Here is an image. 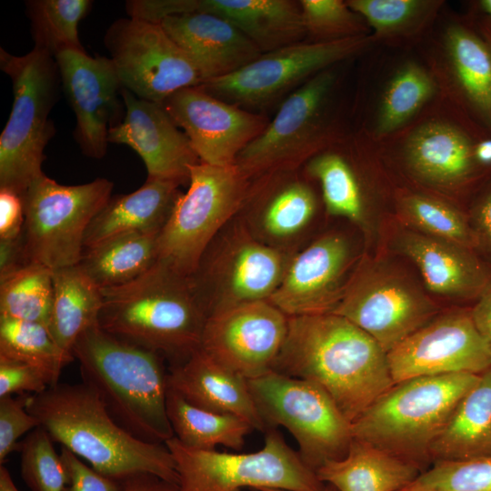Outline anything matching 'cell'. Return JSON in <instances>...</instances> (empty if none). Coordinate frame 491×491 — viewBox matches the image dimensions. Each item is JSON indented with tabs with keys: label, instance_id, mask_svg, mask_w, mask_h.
Here are the masks:
<instances>
[{
	"label": "cell",
	"instance_id": "1",
	"mask_svg": "<svg viewBox=\"0 0 491 491\" xmlns=\"http://www.w3.org/2000/svg\"><path fill=\"white\" fill-rule=\"evenodd\" d=\"M272 370L321 386L351 424L395 384L378 343L333 313L288 317Z\"/></svg>",
	"mask_w": 491,
	"mask_h": 491
},
{
	"label": "cell",
	"instance_id": "2",
	"mask_svg": "<svg viewBox=\"0 0 491 491\" xmlns=\"http://www.w3.org/2000/svg\"><path fill=\"white\" fill-rule=\"evenodd\" d=\"M25 407L54 442L96 471L115 479L147 473L178 485L175 463L165 444L142 441L124 429L84 382L57 383L27 395Z\"/></svg>",
	"mask_w": 491,
	"mask_h": 491
},
{
	"label": "cell",
	"instance_id": "3",
	"mask_svg": "<svg viewBox=\"0 0 491 491\" xmlns=\"http://www.w3.org/2000/svg\"><path fill=\"white\" fill-rule=\"evenodd\" d=\"M72 351L83 382L124 429L151 444H165L175 436L166 411L168 371L161 356L105 332L98 324L76 339Z\"/></svg>",
	"mask_w": 491,
	"mask_h": 491
},
{
	"label": "cell",
	"instance_id": "4",
	"mask_svg": "<svg viewBox=\"0 0 491 491\" xmlns=\"http://www.w3.org/2000/svg\"><path fill=\"white\" fill-rule=\"evenodd\" d=\"M101 290L98 325L105 332L158 354L170 366L200 348L206 316L190 277L156 261L135 280Z\"/></svg>",
	"mask_w": 491,
	"mask_h": 491
},
{
	"label": "cell",
	"instance_id": "5",
	"mask_svg": "<svg viewBox=\"0 0 491 491\" xmlns=\"http://www.w3.org/2000/svg\"><path fill=\"white\" fill-rule=\"evenodd\" d=\"M478 378L456 373L395 383L351 424L353 438L422 466L431 444Z\"/></svg>",
	"mask_w": 491,
	"mask_h": 491
},
{
	"label": "cell",
	"instance_id": "6",
	"mask_svg": "<svg viewBox=\"0 0 491 491\" xmlns=\"http://www.w3.org/2000/svg\"><path fill=\"white\" fill-rule=\"evenodd\" d=\"M0 68L12 82V109L0 135V189L23 195L43 174L44 150L55 135L49 118L62 86L57 63L34 47L23 55L0 48Z\"/></svg>",
	"mask_w": 491,
	"mask_h": 491
},
{
	"label": "cell",
	"instance_id": "7",
	"mask_svg": "<svg viewBox=\"0 0 491 491\" xmlns=\"http://www.w3.org/2000/svg\"><path fill=\"white\" fill-rule=\"evenodd\" d=\"M251 183L236 165H193L187 191L180 193L159 233L156 261L191 277L210 244L241 211Z\"/></svg>",
	"mask_w": 491,
	"mask_h": 491
},
{
	"label": "cell",
	"instance_id": "8",
	"mask_svg": "<svg viewBox=\"0 0 491 491\" xmlns=\"http://www.w3.org/2000/svg\"><path fill=\"white\" fill-rule=\"evenodd\" d=\"M293 255L258 240L237 215L210 244L190 277L206 317L268 300Z\"/></svg>",
	"mask_w": 491,
	"mask_h": 491
},
{
	"label": "cell",
	"instance_id": "9",
	"mask_svg": "<svg viewBox=\"0 0 491 491\" xmlns=\"http://www.w3.org/2000/svg\"><path fill=\"white\" fill-rule=\"evenodd\" d=\"M165 444L175 463L179 491H321L325 486L276 428L266 429L263 447L253 453L194 449L175 436Z\"/></svg>",
	"mask_w": 491,
	"mask_h": 491
},
{
	"label": "cell",
	"instance_id": "10",
	"mask_svg": "<svg viewBox=\"0 0 491 491\" xmlns=\"http://www.w3.org/2000/svg\"><path fill=\"white\" fill-rule=\"evenodd\" d=\"M247 384L266 429L286 427L298 444L301 459L315 473L347 454L351 423L321 386L273 370Z\"/></svg>",
	"mask_w": 491,
	"mask_h": 491
},
{
	"label": "cell",
	"instance_id": "11",
	"mask_svg": "<svg viewBox=\"0 0 491 491\" xmlns=\"http://www.w3.org/2000/svg\"><path fill=\"white\" fill-rule=\"evenodd\" d=\"M113 188L106 178L75 185L58 184L44 173L35 178L22 195L29 263L52 270L79 264L86 230Z\"/></svg>",
	"mask_w": 491,
	"mask_h": 491
},
{
	"label": "cell",
	"instance_id": "12",
	"mask_svg": "<svg viewBox=\"0 0 491 491\" xmlns=\"http://www.w3.org/2000/svg\"><path fill=\"white\" fill-rule=\"evenodd\" d=\"M336 81L331 67L290 93L264 131L238 155L235 165L250 179L296 170L337 143L328 113Z\"/></svg>",
	"mask_w": 491,
	"mask_h": 491
},
{
	"label": "cell",
	"instance_id": "13",
	"mask_svg": "<svg viewBox=\"0 0 491 491\" xmlns=\"http://www.w3.org/2000/svg\"><path fill=\"white\" fill-rule=\"evenodd\" d=\"M372 35L332 41H302L263 53L239 70L199 85L244 109H259L293 92L317 74L362 52Z\"/></svg>",
	"mask_w": 491,
	"mask_h": 491
},
{
	"label": "cell",
	"instance_id": "14",
	"mask_svg": "<svg viewBox=\"0 0 491 491\" xmlns=\"http://www.w3.org/2000/svg\"><path fill=\"white\" fill-rule=\"evenodd\" d=\"M332 313L364 330L387 354L437 316L438 308L406 276L362 262Z\"/></svg>",
	"mask_w": 491,
	"mask_h": 491
},
{
	"label": "cell",
	"instance_id": "15",
	"mask_svg": "<svg viewBox=\"0 0 491 491\" xmlns=\"http://www.w3.org/2000/svg\"><path fill=\"white\" fill-rule=\"evenodd\" d=\"M104 42L123 88L138 98L162 105L175 93L203 84L195 64L159 23L117 19Z\"/></svg>",
	"mask_w": 491,
	"mask_h": 491
},
{
	"label": "cell",
	"instance_id": "16",
	"mask_svg": "<svg viewBox=\"0 0 491 491\" xmlns=\"http://www.w3.org/2000/svg\"><path fill=\"white\" fill-rule=\"evenodd\" d=\"M394 383L417 376L480 375L491 368V347L471 307L437 315L387 353Z\"/></svg>",
	"mask_w": 491,
	"mask_h": 491
},
{
	"label": "cell",
	"instance_id": "17",
	"mask_svg": "<svg viewBox=\"0 0 491 491\" xmlns=\"http://www.w3.org/2000/svg\"><path fill=\"white\" fill-rule=\"evenodd\" d=\"M287 327L288 316L268 300L248 303L206 317L200 349L251 379L272 370Z\"/></svg>",
	"mask_w": 491,
	"mask_h": 491
},
{
	"label": "cell",
	"instance_id": "18",
	"mask_svg": "<svg viewBox=\"0 0 491 491\" xmlns=\"http://www.w3.org/2000/svg\"><path fill=\"white\" fill-rule=\"evenodd\" d=\"M62 87L75 115L74 136L83 154L100 159L110 129L125 115L123 88L110 57L66 50L55 56Z\"/></svg>",
	"mask_w": 491,
	"mask_h": 491
},
{
	"label": "cell",
	"instance_id": "19",
	"mask_svg": "<svg viewBox=\"0 0 491 491\" xmlns=\"http://www.w3.org/2000/svg\"><path fill=\"white\" fill-rule=\"evenodd\" d=\"M162 105L200 162L215 166L235 165L238 155L269 122L266 115L221 100L200 86L182 89Z\"/></svg>",
	"mask_w": 491,
	"mask_h": 491
},
{
	"label": "cell",
	"instance_id": "20",
	"mask_svg": "<svg viewBox=\"0 0 491 491\" xmlns=\"http://www.w3.org/2000/svg\"><path fill=\"white\" fill-rule=\"evenodd\" d=\"M489 136L477 124L433 120L407 136L404 158L421 181L440 187L476 193L491 177V170L476 159L478 143Z\"/></svg>",
	"mask_w": 491,
	"mask_h": 491
},
{
	"label": "cell",
	"instance_id": "21",
	"mask_svg": "<svg viewBox=\"0 0 491 491\" xmlns=\"http://www.w3.org/2000/svg\"><path fill=\"white\" fill-rule=\"evenodd\" d=\"M353 259L345 236L325 234L293 255L268 301L288 317L332 313L343 296Z\"/></svg>",
	"mask_w": 491,
	"mask_h": 491
},
{
	"label": "cell",
	"instance_id": "22",
	"mask_svg": "<svg viewBox=\"0 0 491 491\" xmlns=\"http://www.w3.org/2000/svg\"><path fill=\"white\" fill-rule=\"evenodd\" d=\"M125 115L110 129L108 143L125 145L143 160L147 179L189 182L190 168L200 163L185 134L160 104L122 88Z\"/></svg>",
	"mask_w": 491,
	"mask_h": 491
},
{
	"label": "cell",
	"instance_id": "23",
	"mask_svg": "<svg viewBox=\"0 0 491 491\" xmlns=\"http://www.w3.org/2000/svg\"><path fill=\"white\" fill-rule=\"evenodd\" d=\"M296 170L276 171L252 179L238 215L263 243L287 251L313 221L316 195Z\"/></svg>",
	"mask_w": 491,
	"mask_h": 491
},
{
	"label": "cell",
	"instance_id": "24",
	"mask_svg": "<svg viewBox=\"0 0 491 491\" xmlns=\"http://www.w3.org/2000/svg\"><path fill=\"white\" fill-rule=\"evenodd\" d=\"M396 246L434 294L474 305L491 286V265L476 250L416 230L400 234Z\"/></svg>",
	"mask_w": 491,
	"mask_h": 491
},
{
	"label": "cell",
	"instance_id": "25",
	"mask_svg": "<svg viewBox=\"0 0 491 491\" xmlns=\"http://www.w3.org/2000/svg\"><path fill=\"white\" fill-rule=\"evenodd\" d=\"M159 24L195 64L203 84L233 74L262 55L237 27L213 14L175 15Z\"/></svg>",
	"mask_w": 491,
	"mask_h": 491
},
{
	"label": "cell",
	"instance_id": "26",
	"mask_svg": "<svg viewBox=\"0 0 491 491\" xmlns=\"http://www.w3.org/2000/svg\"><path fill=\"white\" fill-rule=\"evenodd\" d=\"M168 386L197 407L235 415L246 420L254 429L266 430L247 379L219 364L200 348L184 362L170 366Z\"/></svg>",
	"mask_w": 491,
	"mask_h": 491
},
{
	"label": "cell",
	"instance_id": "27",
	"mask_svg": "<svg viewBox=\"0 0 491 491\" xmlns=\"http://www.w3.org/2000/svg\"><path fill=\"white\" fill-rule=\"evenodd\" d=\"M179 185L170 180L146 179L130 194L111 196L90 223L84 248L130 233L159 234L180 195Z\"/></svg>",
	"mask_w": 491,
	"mask_h": 491
},
{
	"label": "cell",
	"instance_id": "28",
	"mask_svg": "<svg viewBox=\"0 0 491 491\" xmlns=\"http://www.w3.org/2000/svg\"><path fill=\"white\" fill-rule=\"evenodd\" d=\"M189 12L218 15L237 27L263 53L306 36L299 1L189 0Z\"/></svg>",
	"mask_w": 491,
	"mask_h": 491
},
{
	"label": "cell",
	"instance_id": "29",
	"mask_svg": "<svg viewBox=\"0 0 491 491\" xmlns=\"http://www.w3.org/2000/svg\"><path fill=\"white\" fill-rule=\"evenodd\" d=\"M422 472L413 461L353 438L343 458L325 463L316 474L338 491H400Z\"/></svg>",
	"mask_w": 491,
	"mask_h": 491
},
{
	"label": "cell",
	"instance_id": "30",
	"mask_svg": "<svg viewBox=\"0 0 491 491\" xmlns=\"http://www.w3.org/2000/svg\"><path fill=\"white\" fill-rule=\"evenodd\" d=\"M451 72L469 116L491 136V50L477 26L452 25L446 33Z\"/></svg>",
	"mask_w": 491,
	"mask_h": 491
},
{
	"label": "cell",
	"instance_id": "31",
	"mask_svg": "<svg viewBox=\"0 0 491 491\" xmlns=\"http://www.w3.org/2000/svg\"><path fill=\"white\" fill-rule=\"evenodd\" d=\"M491 456V368L457 404L431 444L429 461L466 460Z\"/></svg>",
	"mask_w": 491,
	"mask_h": 491
},
{
	"label": "cell",
	"instance_id": "32",
	"mask_svg": "<svg viewBox=\"0 0 491 491\" xmlns=\"http://www.w3.org/2000/svg\"><path fill=\"white\" fill-rule=\"evenodd\" d=\"M52 277L53 302L48 327L58 345L73 355L76 339L98 324L102 290L79 264L54 269Z\"/></svg>",
	"mask_w": 491,
	"mask_h": 491
},
{
	"label": "cell",
	"instance_id": "33",
	"mask_svg": "<svg viewBox=\"0 0 491 491\" xmlns=\"http://www.w3.org/2000/svg\"><path fill=\"white\" fill-rule=\"evenodd\" d=\"M159 234L130 233L84 250L80 266L101 289L127 284L157 260Z\"/></svg>",
	"mask_w": 491,
	"mask_h": 491
},
{
	"label": "cell",
	"instance_id": "34",
	"mask_svg": "<svg viewBox=\"0 0 491 491\" xmlns=\"http://www.w3.org/2000/svg\"><path fill=\"white\" fill-rule=\"evenodd\" d=\"M166 411L175 437L187 447L215 450L217 446L239 450L253 426L240 416L197 407L168 386Z\"/></svg>",
	"mask_w": 491,
	"mask_h": 491
},
{
	"label": "cell",
	"instance_id": "35",
	"mask_svg": "<svg viewBox=\"0 0 491 491\" xmlns=\"http://www.w3.org/2000/svg\"><path fill=\"white\" fill-rule=\"evenodd\" d=\"M305 175L316 180L328 215L345 217L361 227L366 225V206L360 178L348 156L325 149L310 158Z\"/></svg>",
	"mask_w": 491,
	"mask_h": 491
},
{
	"label": "cell",
	"instance_id": "36",
	"mask_svg": "<svg viewBox=\"0 0 491 491\" xmlns=\"http://www.w3.org/2000/svg\"><path fill=\"white\" fill-rule=\"evenodd\" d=\"M0 356L36 368L50 386L58 383L64 367L75 359L58 345L46 325L3 317H0Z\"/></svg>",
	"mask_w": 491,
	"mask_h": 491
},
{
	"label": "cell",
	"instance_id": "37",
	"mask_svg": "<svg viewBox=\"0 0 491 491\" xmlns=\"http://www.w3.org/2000/svg\"><path fill=\"white\" fill-rule=\"evenodd\" d=\"M92 3L90 0L27 1L34 47L54 57L66 50L85 51L78 35V25Z\"/></svg>",
	"mask_w": 491,
	"mask_h": 491
},
{
	"label": "cell",
	"instance_id": "38",
	"mask_svg": "<svg viewBox=\"0 0 491 491\" xmlns=\"http://www.w3.org/2000/svg\"><path fill=\"white\" fill-rule=\"evenodd\" d=\"M53 302L52 269L29 263L0 279V317L48 326Z\"/></svg>",
	"mask_w": 491,
	"mask_h": 491
},
{
	"label": "cell",
	"instance_id": "39",
	"mask_svg": "<svg viewBox=\"0 0 491 491\" xmlns=\"http://www.w3.org/2000/svg\"><path fill=\"white\" fill-rule=\"evenodd\" d=\"M436 84L414 62L404 64L387 83L376 120V133L386 135L406 125L435 95Z\"/></svg>",
	"mask_w": 491,
	"mask_h": 491
},
{
	"label": "cell",
	"instance_id": "40",
	"mask_svg": "<svg viewBox=\"0 0 491 491\" xmlns=\"http://www.w3.org/2000/svg\"><path fill=\"white\" fill-rule=\"evenodd\" d=\"M399 212L416 231L476 250L468 214L456 206L435 197L410 194L400 199Z\"/></svg>",
	"mask_w": 491,
	"mask_h": 491
},
{
	"label": "cell",
	"instance_id": "41",
	"mask_svg": "<svg viewBox=\"0 0 491 491\" xmlns=\"http://www.w3.org/2000/svg\"><path fill=\"white\" fill-rule=\"evenodd\" d=\"M348 6L373 30V38L412 35L421 30L442 5L427 0H348Z\"/></svg>",
	"mask_w": 491,
	"mask_h": 491
},
{
	"label": "cell",
	"instance_id": "42",
	"mask_svg": "<svg viewBox=\"0 0 491 491\" xmlns=\"http://www.w3.org/2000/svg\"><path fill=\"white\" fill-rule=\"evenodd\" d=\"M53 439L41 426L20 444L21 476L31 491H64L68 477Z\"/></svg>",
	"mask_w": 491,
	"mask_h": 491
},
{
	"label": "cell",
	"instance_id": "43",
	"mask_svg": "<svg viewBox=\"0 0 491 491\" xmlns=\"http://www.w3.org/2000/svg\"><path fill=\"white\" fill-rule=\"evenodd\" d=\"M400 491H491V456L435 462Z\"/></svg>",
	"mask_w": 491,
	"mask_h": 491
},
{
	"label": "cell",
	"instance_id": "44",
	"mask_svg": "<svg viewBox=\"0 0 491 491\" xmlns=\"http://www.w3.org/2000/svg\"><path fill=\"white\" fill-rule=\"evenodd\" d=\"M310 42H332L365 35L363 18L341 0H300Z\"/></svg>",
	"mask_w": 491,
	"mask_h": 491
},
{
	"label": "cell",
	"instance_id": "45",
	"mask_svg": "<svg viewBox=\"0 0 491 491\" xmlns=\"http://www.w3.org/2000/svg\"><path fill=\"white\" fill-rule=\"evenodd\" d=\"M26 396L0 397V464L3 465L20 447L17 440L25 433L40 426L38 420L26 409Z\"/></svg>",
	"mask_w": 491,
	"mask_h": 491
},
{
	"label": "cell",
	"instance_id": "46",
	"mask_svg": "<svg viewBox=\"0 0 491 491\" xmlns=\"http://www.w3.org/2000/svg\"><path fill=\"white\" fill-rule=\"evenodd\" d=\"M60 456L68 477L64 491H124L122 479H115L96 471L69 449L61 446Z\"/></svg>",
	"mask_w": 491,
	"mask_h": 491
},
{
	"label": "cell",
	"instance_id": "47",
	"mask_svg": "<svg viewBox=\"0 0 491 491\" xmlns=\"http://www.w3.org/2000/svg\"><path fill=\"white\" fill-rule=\"evenodd\" d=\"M49 386L46 377L36 368L0 356V397L13 394H40Z\"/></svg>",
	"mask_w": 491,
	"mask_h": 491
},
{
	"label": "cell",
	"instance_id": "48",
	"mask_svg": "<svg viewBox=\"0 0 491 491\" xmlns=\"http://www.w3.org/2000/svg\"><path fill=\"white\" fill-rule=\"evenodd\" d=\"M476 251L491 265V177L476 193L468 209Z\"/></svg>",
	"mask_w": 491,
	"mask_h": 491
},
{
	"label": "cell",
	"instance_id": "49",
	"mask_svg": "<svg viewBox=\"0 0 491 491\" xmlns=\"http://www.w3.org/2000/svg\"><path fill=\"white\" fill-rule=\"evenodd\" d=\"M24 224L23 197L13 191L0 189V240L22 235Z\"/></svg>",
	"mask_w": 491,
	"mask_h": 491
},
{
	"label": "cell",
	"instance_id": "50",
	"mask_svg": "<svg viewBox=\"0 0 491 491\" xmlns=\"http://www.w3.org/2000/svg\"><path fill=\"white\" fill-rule=\"evenodd\" d=\"M29 264L23 235L17 238L0 240V279Z\"/></svg>",
	"mask_w": 491,
	"mask_h": 491
},
{
	"label": "cell",
	"instance_id": "51",
	"mask_svg": "<svg viewBox=\"0 0 491 491\" xmlns=\"http://www.w3.org/2000/svg\"><path fill=\"white\" fill-rule=\"evenodd\" d=\"M122 481L124 491H179L178 485L147 473L134 474Z\"/></svg>",
	"mask_w": 491,
	"mask_h": 491
},
{
	"label": "cell",
	"instance_id": "52",
	"mask_svg": "<svg viewBox=\"0 0 491 491\" xmlns=\"http://www.w3.org/2000/svg\"><path fill=\"white\" fill-rule=\"evenodd\" d=\"M471 313L476 327L491 347V286L471 306Z\"/></svg>",
	"mask_w": 491,
	"mask_h": 491
},
{
	"label": "cell",
	"instance_id": "53",
	"mask_svg": "<svg viewBox=\"0 0 491 491\" xmlns=\"http://www.w3.org/2000/svg\"><path fill=\"white\" fill-rule=\"evenodd\" d=\"M0 491H19L4 465L0 466Z\"/></svg>",
	"mask_w": 491,
	"mask_h": 491
},
{
	"label": "cell",
	"instance_id": "54",
	"mask_svg": "<svg viewBox=\"0 0 491 491\" xmlns=\"http://www.w3.org/2000/svg\"><path fill=\"white\" fill-rule=\"evenodd\" d=\"M476 26L491 50V19L483 15L477 21Z\"/></svg>",
	"mask_w": 491,
	"mask_h": 491
},
{
	"label": "cell",
	"instance_id": "55",
	"mask_svg": "<svg viewBox=\"0 0 491 491\" xmlns=\"http://www.w3.org/2000/svg\"><path fill=\"white\" fill-rule=\"evenodd\" d=\"M476 5L484 16L491 19V0L478 1Z\"/></svg>",
	"mask_w": 491,
	"mask_h": 491
},
{
	"label": "cell",
	"instance_id": "56",
	"mask_svg": "<svg viewBox=\"0 0 491 491\" xmlns=\"http://www.w3.org/2000/svg\"><path fill=\"white\" fill-rule=\"evenodd\" d=\"M259 491H288V490L276 489V488H262ZM321 491H338V490L332 485L326 484Z\"/></svg>",
	"mask_w": 491,
	"mask_h": 491
}]
</instances>
